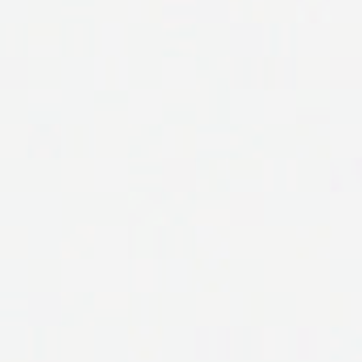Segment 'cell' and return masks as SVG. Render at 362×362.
I'll use <instances>...</instances> for the list:
<instances>
[{"mask_svg":"<svg viewBox=\"0 0 362 362\" xmlns=\"http://www.w3.org/2000/svg\"><path fill=\"white\" fill-rule=\"evenodd\" d=\"M28 309H30V322L37 326L54 324L60 320V313H62L60 298L56 294H49V292H37L30 298Z\"/></svg>","mask_w":362,"mask_h":362,"instance_id":"cell-1","label":"cell"},{"mask_svg":"<svg viewBox=\"0 0 362 362\" xmlns=\"http://www.w3.org/2000/svg\"><path fill=\"white\" fill-rule=\"evenodd\" d=\"M62 149L60 130L54 126H35L30 130V153L39 158L58 156Z\"/></svg>","mask_w":362,"mask_h":362,"instance_id":"cell-2","label":"cell"},{"mask_svg":"<svg viewBox=\"0 0 362 362\" xmlns=\"http://www.w3.org/2000/svg\"><path fill=\"white\" fill-rule=\"evenodd\" d=\"M194 164L188 160H168L164 164V186L173 192H186L194 184Z\"/></svg>","mask_w":362,"mask_h":362,"instance_id":"cell-3","label":"cell"},{"mask_svg":"<svg viewBox=\"0 0 362 362\" xmlns=\"http://www.w3.org/2000/svg\"><path fill=\"white\" fill-rule=\"evenodd\" d=\"M194 339H197V345H194L197 358H201V360L207 358V354H209V332L205 328H197Z\"/></svg>","mask_w":362,"mask_h":362,"instance_id":"cell-4","label":"cell"},{"mask_svg":"<svg viewBox=\"0 0 362 362\" xmlns=\"http://www.w3.org/2000/svg\"><path fill=\"white\" fill-rule=\"evenodd\" d=\"M218 354L222 358H230L233 351H230V330L228 328H222L220 330V337H218Z\"/></svg>","mask_w":362,"mask_h":362,"instance_id":"cell-5","label":"cell"},{"mask_svg":"<svg viewBox=\"0 0 362 362\" xmlns=\"http://www.w3.org/2000/svg\"><path fill=\"white\" fill-rule=\"evenodd\" d=\"M149 201H151L153 205H162V203H164V194H162V190H153V192H149Z\"/></svg>","mask_w":362,"mask_h":362,"instance_id":"cell-6","label":"cell"},{"mask_svg":"<svg viewBox=\"0 0 362 362\" xmlns=\"http://www.w3.org/2000/svg\"><path fill=\"white\" fill-rule=\"evenodd\" d=\"M37 362H54V360H37Z\"/></svg>","mask_w":362,"mask_h":362,"instance_id":"cell-7","label":"cell"}]
</instances>
